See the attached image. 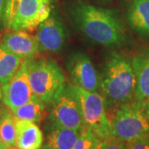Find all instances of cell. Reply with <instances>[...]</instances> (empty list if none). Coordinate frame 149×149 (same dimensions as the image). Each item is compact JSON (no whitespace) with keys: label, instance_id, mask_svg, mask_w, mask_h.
Masks as SVG:
<instances>
[{"label":"cell","instance_id":"cb8c5ba5","mask_svg":"<svg viewBox=\"0 0 149 149\" xmlns=\"http://www.w3.org/2000/svg\"><path fill=\"white\" fill-rule=\"evenodd\" d=\"M0 149H9V148L7 147L5 144H3L2 142H0Z\"/></svg>","mask_w":149,"mask_h":149},{"label":"cell","instance_id":"d6986e66","mask_svg":"<svg viewBox=\"0 0 149 149\" xmlns=\"http://www.w3.org/2000/svg\"><path fill=\"white\" fill-rule=\"evenodd\" d=\"M100 140L91 128L85 127L80 133L73 149H98Z\"/></svg>","mask_w":149,"mask_h":149},{"label":"cell","instance_id":"7c38bea8","mask_svg":"<svg viewBox=\"0 0 149 149\" xmlns=\"http://www.w3.org/2000/svg\"><path fill=\"white\" fill-rule=\"evenodd\" d=\"M15 128L16 148L41 149L42 148L43 133L37 123L15 118Z\"/></svg>","mask_w":149,"mask_h":149},{"label":"cell","instance_id":"8992f818","mask_svg":"<svg viewBox=\"0 0 149 149\" xmlns=\"http://www.w3.org/2000/svg\"><path fill=\"white\" fill-rule=\"evenodd\" d=\"M72 88L80 101L85 126L91 128L100 140L112 136L111 119L107 114L103 96L97 91H85L74 85Z\"/></svg>","mask_w":149,"mask_h":149},{"label":"cell","instance_id":"2e32d148","mask_svg":"<svg viewBox=\"0 0 149 149\" xmlns=\"http://www.w3.org/2000/svg\"><path fill=\"white\" fill-rule=\"evenodd\" d=\"M23 61L0 43V85H5L14 76Z\"/></svg>","mask_w":149,"mask_h":149},{"label":"cell","instance_id":"4316f807","mask_svg":"<svg viewBox=\"0 0 149 149\" xmlns=\"http://www.w3.org/2000/svg\"><path fill=\"white\" fill-rule=\"evenodd\" d=\"M103 1H106V0H103Z\"/></svg>","mask_w":149,"mask_h":149},{"label":"cell","instance_id":"9c48e42d","mask_svg":"<svg viewBox=\"0 0 149 149\" xmlns=\"http://www.w3.org/2000/svg\"><path fill=\"white\" fill-rule=\"evenodd\" d=\"M67 67L73 85L85 91H97L100 78H98L95 68L86 54L78 52L71 56Z\"/></svg>","mask_w":149,"mask_h":149},{"label":"cell","instance_id":"52a82bcc","mask_svg":"<svg viewBox=\"0 0 149 149\" xmlns=\"http://www.w3.org/2000/svg\"><path fill=\"white\" fill-rule=\"evenodd\" d=\"M51 104V122L65 128L81 132L86 127L80 104L72 85H62L52 98Z\"/></svg>","mask_w":149,"mask_h":149},{"label":"cell","instance_id":"ffe728a7","mask_svg":"<svg viewBox=\"0 0 149 149\" xmlns=\"http://www.w3.org/2000/svg\"><path fill=\"white\" fill-rule=\"evenodd\" d=\"M98 149H128V144L112 135L107 139L100 140Z\"/></svg>","mask_w":149,"mask_h":149},{"label":"cell","instance_id":"7402d4cb","mask_svg":"<svg viewBox=\"0 0 149 149\" xmlns=\"http://www.w3.org/2000/svg\"><path fill=\"white\" fill-rule=\"evenodd\" d=\"M7 1L8 0H0V23L3 22V21H4Z\"/></svg>","mask_w":149,"mask_h":149},{"label":"cell","instance_id":"9a60e30c","mask_svg":"<svg viewBox=\"0 0 149 149\" xmlns=\"http://www.w3.org/2000/svg\"><path fill=\"white\" fill-rule=\"evenodd\" d=\"M127 19L135 32L149 36V0H129Z\"/></svg>","mask_w":149,"mask_h":149},{"label":"cell","instance_id":"7a4b0ae2","mask_svg":"<svg viewBox=\"0 0 149 149\" xmlns=\"http://www.w3.org/2000/svg\"><path fill=\"white\" fill-rule=\"evenodd\" d=\"M99 88L105 104L109 106H119L131 101L136 89L132 63L121 54H112L99 79Z\"/></svg>","mask_w":149,"mask_h":149},{"label":"cell","instance_id":"484cf974","mask_svg":"<svg viewBox=\"0 0 149 149\" xmlns=\"http://www.w3.org/2000/svg\"><path fill=\"white\" fill-rule=\"evenodd\" d=\"M9 149H17V148H16L15 147H13V148H9ZM41 149H42V148H41Z\"/></svg>","mask_w":149,"mask_h":149},{"label":"cell","instance_id":"4fadbf2b","mask_svg":"<svg viewBox=\"0 0 149 149\" xmlns=\"http://www.w3.org/2000/svg\"><path fill=\"white\" fill-rule=\"evenodd\" d=\"M131 63L136 78L134 100L143 101L149 96V51L134 56Z\"/></svg>","mask_w":149,"mask_h":149},{"label":"cell","instance_id":"30bf717a","mask_svg":"<svg viewBox=\"0 0 149 149\" xmlns=\"http://www.w3.org/2000/svg\"><path fill=\"white\" fill-rule=\"evenodd\" d=\"M36 39L39 47L49 52H58L64 47L66 32L62 22L50 15L37 27Z\"/></svg>","mask_w":149,"mask_h":149},{"label":"cell","instance_id":"ba28073f","mask_svg":"<svg viewBox=\"0 0 149 149\" xmlns=\"http://www.w3.org/2000/svg\"><path fill=\"white\" fill-rule=\"evenodd\" d=\"M28 61L29 58L25 59L14 76L2 85L3 104L12 111L25 104L33 96L28 78Z\"/></svg>","mask_w":149,"mask_h":149},{"label":"cell","instance_id":"5bb4252c","mask_svg":"<svg viewBox=\"0 0 149 149\" xmlns=\"http://www.w3.org/2000/svg\"><path fill=\"white\" fill-rule=\"evenodd\" d=\"M46 143L42 149H73L80 131L65 128L51 122Z\"/></svg>","mask_w":149,"mask_h":149},{"label":"cell","instance_id":"277c9868","mask_svg":"<svg viewBox=\"0 0 149 149\" xmlns=\"http://www.w3.org/2000/svg\"><path fill=\"white\" fill-rule=\"evenodd\" d=\"M112 135L129 143L149 136V120L142 101H129L119 105L111 119Z\"/></svg>","mask_w":149,"mask_h":149},{"label":"cell","instance_id":"d4e9b609","mask_svg":"<svg viewBox=\"0 0 149 149\" xmlns=\"http://www.w3.org/2000/svg\"><path fill=\"white\" fill-rule=\"evenodd\" d=\"M3 98V91H2V85H0V102L2 100Z\"/></svg>","mask_w":149,"mask_h":149},{"label":"cell","instance_id":"5b68a950","mask_svg":"<svg viewBox=\"0 0 149 149\" xmlns=\"http://www.w3.org/2000/svg\"><path fill=\"white\" fill-rule=\"evenodd\" d=\"M28 78L33 95L45 104H50L65 84L64 72L52 59L29 58Z\"/></svg>","mask_w":149,"mask_h":149},{"label":"cell","instance_id":"e0dca14e","mask_svg":"<svg viewBox=\"0 0 149 149\" xmlns=\"http://www.w3.org/2000/svg\"><path fill=\"white\" fill-rule=\"evenodd\" d=\"M15 139V118L10 109L3 104L0 106V142L8 148H13Z\"/></svg>","mask_w":149,"mask_h":149},{"label":"cell","instance_id":"603a6c76","mask_svg":"<svg viewBox=\"0 0 149 149\" xmlns=\"http://www.w3.org/2000/svg\"><path fill=\"white\" fill-rule=\"evenodd\" d=\"M142 102L143 104L144 110H145V113H146V115H147V117H148L149 120V96L146 100H144Z\"/></svg>","mask_w":149,"mask_h":149},{"label":"cell","instance_id":"6da1fadb","mask_svg":"<svg viewBox=\"0 0 149 149\" xmlns=\"http://www.w3.org/2000/svg\"><path fill=\"white\" fill-rule=\"evenodd\" d=\"M71 16L80 32L94 42L105 47L125 42L124 27L113 10L77 1L71 8Z\"/></svg>","mask_w":149,"mask_h":149},{"label":"cell","instance_id":"8fae6325","mask_svg":"<svg viewBox=\"0 0 149 149\" xmlns=\"http://www.w3.org/2000/svg\"><path fill=\"white\" fill-rule=\"evenodd\" d=\"M0 43L24 60L32 58L41 49L36 37L31 36L24 30L6 32L1 38Z\"/></svg>","mask_w":149,"mask_h":149},{"label":"cell","instance_id":"3957f363","mask_svg":"<svg viewBox=\"0 0 149 149\" xmlns=\"http://www.w3.org/2000/svg\"><path fill=\"white\" fill-rule=\"evenodd\" d=\"M52 0H8L3 23L11 31H32L52 13Z\"/></svg>","mask_w":149,"mask_h":149},{"label":"cell","instance_id":"44dd1931","mask_svg":"<svg viewBox=\"0 0 149 149\" xmlns=\"http://www.w3.org/2000/svg\"><path fill=\"white\" fill-rule=\"evenodd\" d=\"M128 144V149H149V136L136 139Z\"/></svg>","mask_w":149,"mask_h":149},{"label":"cell","instance_id":"ac0fdd59","mask_svg":"<svg viewBox=\"0 0 149 149\" xmlns=\"http://www.w3.org/2000/svg\"><path fill=\"white\" fill-rule=\"evenodd\" d=\"M45 111V103L33 95L31 100L25 104L13 111L14 117L34 123H40L42 120Z\"/></svg>","mask_w":149,"mask_h":149}]
</instances>
